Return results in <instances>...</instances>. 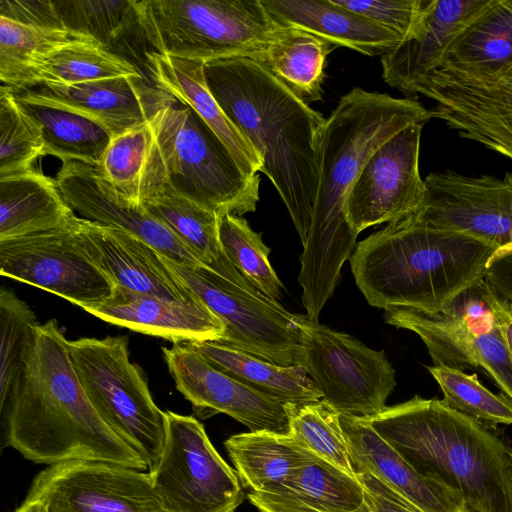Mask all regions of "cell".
Wrapping results in <instances>:
<instances>
[{
	"instance_id": "obj_1",
	"label": "cell",
	"mask_w": 512,
	"mask_h": 512,
	"mask_svg": "<svg viewBox=\"0 0 512 512\" xmlns=\"http://www.w3.org/2000/svg\"><path fill=\"white\" fill-rule=\"evenodd\" d=\"M431 119L429 109L410 97L395 98L355 87L326 118L319 143V178L311 223L300 256L298 282L307 316L318 322L334 294L341 268L358 234L346 217L349 191L362 167L399 131Z\"/></svg>"
},
{
	"instance_id": "obj_2",
	"label": "cell",
	"mask_w": 512,
	"mask_h": 512,
	"mask_svg": "<svg viewBox=\"0 0 512 512\" xmlns=\"http://www.w3.org/2000/svg\"><path fill=\"white\" fill-rule=\"evenodd\" d=\"M57 321L39 324L31 355L0 405L5 443L25 459L52 465L105 462L148 471L88 400Z\"/></svg>"
},
{
	"instance_id": "obj_3",
	"label": "cell",
	"mask_w": 512,
	"mask_h": 512,
	"mask_svg": "<svg viewBox=\"0 0 512 512\" xmlns=\"http://www.w3.org/2000/svg\"><path fill=\"white\" fill-rule=\"evenodd\" d=\"M207 85L224 114L263 161L261 172L306 242L319 178L326 119L265 66L247 58L205 62Z\"/></svg>"
},
{
	"instance_id": "obj_4",
	"label": "cell",
	"mask_w": 512,
	"mask_h": 512,
	"mask_svg": "<svg viewBox=\"0 0 512 512\" xmlns=\"http://www.w3.org/2000/svg\"><path fill=\"white\" fill-rule=\"evenodd\" d=\"M421 476L474 512H512V448L441 399L415 395L366 420Z\"/></svg>"
},
{
	"instance_id": "obj_5",
	"label": "cell",
	"mask_w": 512,
	"mask_h": 512,
	"mask_svg": "<svg viewBox=\"0 0 512 512\" xmlns=\"http://www.w3.org/2000/svg\"><path fill=\"white\" fill-rule=\"evenodd\" d=\"M495 251L477 238L427 226L411 214L360 241L350 265L371 306L435 314L484 278Z\"/></svg>"
},
{
	"instance_id": "obj_6",
	"label": "cell",
	"mask_w": 512,
	"mask_h": 512,
	"mask_svg": "<svg viewBox=\"0 0 512 512\" xmlns=\"http://www.w3.org/2000/svg\"><path fill=\"white\" fill-rule=\"evenodd\" d=\"M153 51L182 59L247 58L261 63L280 25L261 0H134Z\"/></svg>"
},
{
	"instance_id": "obj_7",
	"label": "cell",
	"mask_w": 512,
	"mask_h": 512,
	"mask_svg": "<svg viewBox=\"0 0 512 512\" xmlns=\"http://www.w3.org/2000/svg\"><path fill=\"white\" fill-rule=\"evenodd\" d=\"M148 122L165 165L168 190L218 215L256 210L259 175L247 174L188 105L163 92Z\"/></svg>"
},
{
	"instance_id": "obj_8",
	"label": "cell",
	"mask_w": 512,
	"mask_h": 512,
	"mask_svg": "<svg viewBox=\"0 0 512 512\" xmlns=\"http://www.w3.org/2000/svg\"><path fill=\"white\" fill-rule=\"evenodd\" d=\"M73 367L102 420L153 468L162 451L165 412L154 402L142 370L131 362L127 336L68 342Z\"/></svg>"
},
{
	"instance_id": "obj_9",
	"label": "cell",
	"mask_w": 512,
	"mask_h": 512,
	"mask_svg": "<svg viewBox=\"0 0 512 512\" xmlns=\"http://www.w3.org/2000/svg\"><path fill=\"white\" fill-rule=\"evenodd\" d=\"M163 258L181 283L225 325V336L217 342L277 365L303 364L302 334L295 314L204 265L191 267Z\"/></svg>"
},
{
	"instance_id": "obj_10",
	"label": "cell",
	"mask_w": 512,
	"mask_h": 512,
	"mask_svg": "<svg viewBox=\"0 0 512 512\" xmlns=\"http://www.w3.org/2000/svg\"><path fill=\"white\" fill-rule=\"evenodd\" d=\"M162 512H234L244 492L193 416L165 411L163 448L148 470Z\"/></svg>"
},
{
	"instance_id": "obj_11",
	"label": "cell",
	"mask_w": 512,
	"mask_h": 512,
	"mask_svg": "<svg viewBox=\"0 0 512 512\" xmlns=\"http://www.w3.org/2000/svg\"><path fill=\"white\" fill-rule=\"evenodd\" d=\"M302 334L303 364L321 400L340 415L369 420L386 409L396 386L395 370L383 350L295 314Z\"/></svg>"
},
{
	"instance_id": "obj_12",
	"label": "cell",
	"mask_w": 512,
	"mask_h": 512,
	"mask_svg": "<svg viewBox=\"0 0 512 512\" xmlns=\"http://www.w3.org/2000/svg\"><path fill=\"white\" fill-rule=\"evenodd\" d=\"M79 220L76 215L52 230L0 241V274L81 308L108 299L115 285L83 248Z\"/></svg>"
},
{
	"instance_id": "obj_13",
	"label": "cell",
	"mask_w": 512,
	"mask_h": 512,
	"mask_svg": "<svg viewBox=\"0 0 512 512\" xmlns=\"http://www.w3.org/2000/svg\"><path fill=\"white\" fill-rule=\"evenodd\" d=\"M411 95L433 100L430 117L462 138L512 160V67L498 74L439 67L420 78Z\"/></svg>"
},
{
	"instance_id": "obj_14",
	"label": "cell",
	"mask_w": 512,
	"mask_h": 512,
	"mask_svg": "<svg viewBox=\"0 0 512 512\" xmlns=\"http://www.w3.org/2000/svg\"><path fill=\"white\" fill-rule=\"evenodd\" d=\"M424 183L422 205L413 213L418 221L492 246L488 267L512 253V172L498 178L445 170L430 173Z\"/></svg>"
},
{
	"instance_id": "obj_15",
	"label": "cell",
	"mask_w": 512,
	"mask_h": 512,
	"mask_svg": "<svg viewBox=\"0 0 512 512\" xmlns=\"http://www.w3.org/2000/svg\"><path fill=\"white\" fill-rule=\"evenodd\" d=\"M26 498L47 512H162L148 471L96 461L48 465Z\"/></svg>"
},
{
	"instance_id": "obj_16",
	"label": "cell",
	"mask_w": 512,
	"mask_h": 512,
	"mask_svg": "<svg viewBox=\"0 0 512 512\" xmlns=\"http://www.w3.org/2000/svg\"><path fill=\"white\" fill-rule=\"evenodd\" d=\"M424 124L410 125L384 142L368 158L346 201L351 228L364 229L403 219L422 205L425 183L419 172Z\"/></svg>"
},
{
	"instance_id": "obj_17",
	"label": "cell",
	"mask_w": 512,
	"mask_h": 512,
	"mask_svg": "<svg viewBox=\"0 0 512 512\" xmlns=\"http://www.w3.org/2000/svg\"><path fill=\"white\" fill-rule=\"evenodd\" d=\"M162 351L177 390L192 404L199 417L224 413L251 432H289L284 405L218 370L188 343H173Z\"/></svg>"
},
{
	"instance_id": "obj_18",
	"label": "cell",
	"mask_w": 512,
	"mask_h": 512,
	"mask_svg": "<svg viewBox=\"0 0 512 512\" xmlns=\"http://www.w3.org/2000/svg\"><path fill=\"white\" fill-rule=\"evenodd\" d=\"M385 322L416 333L425 344L433 365L464 371L482 366L488 352L494 316L480 293V282L439 313L391 307Z\"/></svg>"
},
{
	"instance_id": "obj_19",
	"label": "cell",
	"mask_w": 512,
	"mask_h": 512,
	"mask_svg": "<svg viewBox=\"0 0 512 512\" xmlns=\"http://www.w3.org/2000/svg\"><path fill=\"white\" fill-rule=\"evenodd\" d=\"M69 207L82 218L128 231L163 256L196 267L200 261L144 207L126 203L104 179L98 167L82 162L63 163L55 178Z\"/></svg>"
},
{
	"instance_id": "obj_20",
	"label": "cell",
	"mask_w": 512,
	"mask_h": 512,
	"mask_svg": "<svg viewBox=\"0 0 512 512\" xmlns=\"http://www.w3.org/2000/svg\"><path fill=\"white\" fill-rule=\"evenodd\" d=\"M79 237L115 286L169 301H200L172 273L163 255L138 236L80 217Z\"/></svg>"
},
{
	"instance_id": "obj_21",
	"label": "cell",
	"mask_w": 512,
	"mask_h": 512,
	"mask_svg": "<svg viewBox=\"0 0 512 512\" xmlns=\"http://www.w3.org/2000/svg\"><path fill=\"white\" fill-rule=\"evenodd\" d=\"M147 80L129 75L72 85L47 83L14 94L90 118L115 137L147 122L162 96Z\"/></svg>"
},
{
	"instance_id": "obj_22",
	"label": "cell",
	"mask_w": 512,
	"mask_h": 512,
	"mask_svg": "<svg viewBox=\"0 0 512 512\" xmlns=\"http://www.w3.org/2000/svg\"><path fill=\"white\" fill-rule=\"evenodd\" d=\"M491 0H425L411 32L381 56L382 77L409 96L414 84L437 69L459 32Z\"/></svg>"
},
{
	"instance_id": "obj_23",
	"label": "cell",
	"mask_w": 512,
	"mask_h": 512,
	"mask_svg": "<svg viewBox=\"0 0 512 512\" xmlns=\"http://www.w3.org/2000/svg\"><path fill=\"white\" fill-rule=\"evenodd\" d=\"M85 311L113 325L173 343L219 341L225 325L202 302H176L115 286L112 295Z\"/></svg>"
},
{
	"instance_id": "obj_24",
	"label": "cell",
	"mask_w": 512,
	"mask_h": 512,
	"mask_svg": "<svg viewBox=\"0 0 512 512\" xmlns=\"http://www.w3.org/2000/svg\"><path fill=\"white\" fill-rule=\"evenodd\" d=\"M355 473L366 470L392 486L421 512H460L462 498L421 476L366 420L340 415Z\"/></svg>"
},
{
	"instance_id": "obj_25",
	"label": "cell",
	"mask_w": 512,
	"mask_h": 512,
	"mask_svg": "<svg viewBox=\"0 0 512 512\" xmlns=\"http://www.w3.org/2000/svg\"><path fill=\"white\" fill-rule=\"evenodd\" d=\"M144 67L155 88L188 105L223 141L249 175L261 172L263 161L224 114L205 78V62L144 52Z\"/></svg>"
},
{
	"instance_id": "obj_26",
	"label": "cell",
	"mask_w": 512,
	"mask_h": 512,
	"mask_svg": "<svg viewBox=\"0 0 512 512\" xmlns=\"http://www.w3.org/2000/svg\"><path fill=\"white\" fill-rule=\"evenodd\" d=\"M282 26L298 28L367 56H383L403 38L333 0H261Z\"/></svg>"
},
{
	"instance_id": "obj_27",
	"label": "cell",
	"mask_w": 512,
	"mask_h": 512,
	"mask_svg": "<svg viewBox=\"0 0 512 512\" xmlns=\"http://www.w3.org/2000/svg\"><path fill=\"white\" fill-rule=\"evenodd\" d=\"M247 497L260 512H353L363 488L357 477L317 458Z\"/></svg>"
},
{
	"instance_id": "obj_28",
	"label": "cell",
	"mask_w": 512,
	"mask_h": 512,
	"mask_svg": "<svg viewBox=\"0 0 512 512\" xmlns=\"http://www.w3.org/2000/svg\"><path fill=\"white\" fill-rule=\"evenodd\" d=\"M98 168L115 192L135 208L168 190L165 165L148 120L113 137Z\"/></svg>"
},
{
	"instance_id": "obj_29",
	"label": "cell",
	"mask_w": 512,
	"mask_h": 512,
	"mask_svg": "<svg viewBox=\"0 0 512 512\" xmlns=\"http://www.w3.org/2000/svg\"><path fill=\"white\" fill-rule=\"evenodd\" d=\"M75 216L55 179L34 170L0 178V241L52 230Z\"/></svg>"
},
{
	"instance_id": "obj_30",
	"label": "cell",
	"mask_w": 512,
	"mask_h": 512,
	"mask_svg": "<svg viewBox=\"0 0 512 512\" xmlns=\"http://www.w3.org/2000/svg\"><path fill=\"white\" fill-rule=\"evenodd\" d=\"M188 344L218 370L281 405L321 400L302 365H277L217 341Z\"/></svg>"
},
{
	"instance_id": "obj_31",
	"label": "cell",
	"mask_w": 512,
	"mask_h": 512,
	"mask_svg": "<svg viewBox=\"0 0 512 512\" xmlns=\"http://www.w3.org/2000/svg\"><path fill=\"white\" fill-rule=\"evenodd\" d=\"M439 67L473 74L512 67V0H491L454 38Z\"/></svg>"
},
{
	"instance_id": "obj_32",
	"label": "cell",
	"mask_w": 512,
	"mask_h": 512,
	"mask_svg": "<svg viewBox=\"0 0 512 512\" xmlns=\"http://www.w3.org/2000/svg\"><path fill=\"white\" fill-rule=\"evenodd\" d=\"M144 208L200 261L218 275L255 289L232 265L219 239V218L210 211L170 190L148 201Z\"/></svg>"
},
{
	"instance_id": "obj_33",
	"label": "cell",
	"mask_w": 512,
	"mask_h": 512,
	"mask_svg": "<svg viewBox=\"0 0 512 512\" xmlns=\"http://www.w3.org/2000/svg\"><path fill=\"white\" fill-rule=\"evenodd\" d=\"M224 446L242 486L249 492L278 483L318 458L288 433L267 430L232 435Z\"/></svg>"
},
{
	"instance_id": "obj_34",
	"label": "cell",
	"mask_w": 512,
	"mask_h": 512,
	"mask_svg": "<svg viewBox=\"0 0 512 512\" xmlns=\"http://www.w3.org/2000/svg\"><path fill=\"white\" fill-rule=\"evenodd\" d=\"M129 75L143 73L132 61L95 41H76L39 59L28 71L17 92L47 83L72 85Z\"/></svg>"
},
{
	"instance_id": "obj_35",
	"label": "cell",
	"mask_w": 512,
	"mask_h": 512,
	"mask_svg": "<svg viewBox=\"0 0 512 512\" xmlns=\"http://www.w3.org/2000/svg\"><path fill=\"white\" fill-rule=\"evenodd\" d=\"M16 96V95H15ZM19 106L39 125L44 156L66 162H82L98 167L112 135L100 124L75 112L27 101L16 96Z\"/></svg>"
},
{
	"instance_id": "obj_36",
	"label": "cell",
	"mask_w": 512,
	"mask_h": 512,
	"mask_svg": "<svg viewBox=\"0 0 512 512\" xmlns=\"http://www.w3.org/2000/svg\"><path fill=\"white\" fill-rule=\"evenodd\" d=\"M335 47L307 31L283 26L261 64L308 104L321 98L326 58Z\"/></svg>"
},
{
	"instance_id": "obj_37",
	"label": "cell",
	"mask_w": 512,
	"mask_h": 512,
	"mask_svg": "<svg viewBox=\"0 0 512 512\" xmlns=\"http://www.w3.org/2000/svg\"><path fill=\"white\" fill-rule=\"evenodd\" d=\"M83 40L92 39L64 29L27 25L0 16L1 86L17 92L39 59L63 45Z\"/></svg>"
},
{
	"instance_id": "obj_38",
	"label": "cell",
	"mask_w": 512,
	"mask_h": 512,
	"mask_svg": "<svg viewBox=\"0 0 512 512\" xmlns=\"http://www.w3.org/2000/svg\"><path fill=\"white\" fill-rule=\"evenodd\" d=\"M284 406L289 417L288 434L302 448L356 477L338 412L323 400Z\"/></svg>"
},
{
	"instance_id": "obj_39",
	"label": "cell",
	"mask_w": 512,
	"mask_h": 512,
	"mask_svg": "<svg viewBox=\"0 0 512 512\" xmlns=\"http://www.w3.org/2000/svg\"><path fill=\"white\" fill-rule=\"evenodd\" d=\"M223 251L237 271L259 292L273 301L282 298V282L269 262L270 249L246 219L230 213L219 218Z\"/></svg>"
},
{
	"instance_id": "obj_40",
	"label": "cell",
	"mask_w": 512,
	"mask_h": 512,
	"mask_svg": "<svg viewBox=\"0 0 512 512\" xmlns=\"http://www.w3.org/2000/svg\"><path fill=\"white\" fill-rule=\"evenodd\" d=\"M63 29L86 36L113 52L132 28H139L134 0L54 1Z\"/></svg>"
},
{
	"instance_id": "obj_41",
	"label": "cell",
	"mask_w": 512,
	"mask_h": 512,
	"mask_svg": "<svg viewBox=\"0 0 512 512\" xmlns=\"http://www.w3.org/2000/svg\"><path fill=\"white\" fill-rule=\"evenodd\" d=\"M39 323L33 310L12 290H0V405L26 365Z\"/></svg>"
},
{
	"instance_id": "obj_42",
	"label": "cell",
	"mask_w": 512,
	"mask_h": 512,
	"mask_svg": "<svg viewBox=\"0 0 512 512\" xmlns=\"http://www.w3.org/2000/svg\"><path fill=\"white\" fill-rule=\"evenodd\" d=\"M428 371L443 393V402L485 427L512 425V401L481 384L475 374L447 366H430Z\"/></svg>"
},
{
	"instance_id": "obj_43",
	"label": "cell",
	"mask_w": 512,
	"mask_h": 512,
	"mask_svg": "<svg viewBox=\"0 0 512 512\" xmlns=\"http://www.w3.org/2000/svg\"><path fill=\"white\" fill-rule=\"evenodd\" d=\"M44 156L37 122L19 106L15 94L0 87V178L27 172Z\"/></svg>"
},
{
	"instance_id": "obj_44",
	"label": "cell",
	"mask_w": 512,
	"mask_h": 512,
	"mask_svg": "<svg viewBox=\"0 0 512 512\" xmlns=\"http://www.w3.org/2000/svg\"><path fill=\"white\" fill-rule=\"evenodd\" d=\"M336 4L361 14L397 33L403 39L411 32L425 0H333Z\"/></svg>"
},
{
	"instance_id": "obj_45",
	"label": "cell",
	"mask_w": 512,
	"mask_h": 512,
	"mask_svg": "<svg viewBox=\"0 0 512 512\" xmlns=\"http://www.w3.org/2000/svg\"><path fill=\"white\" fill-rule=\"evenodd\" d=\"M363 499L353 512H421L392 486L369 471L356 473Z\"/></svg>"
},
{
	"instance_id": "obj_46",
	"label": "cell",
	"mask_w": 512,
	"mask_h": 512,
	"mask_svg": "<svg viewBox=\"0 0 512 512\" xmlns=\"http://www.w3.org/2000/svg\"><path fill=\"white\" fill-rule=\"evenodd\" d=\"M0 16L27 25L63 29L54 1L0 0Z\"/></svg>"
},
{
	"instance_id": "obj_47",
	"label": "cell",
	"mask_w": 512,
	"mask_h": 512,
	"mask_svg": "<svg viewBox=\"0 0 512 512\" xmlns=\"http://www.w3.org/2000/svg\"><path fill=\"white\" fill-rule=\"evenodd\" d=\"M480 293L500 327L512 358V302L498 296L484 278L480 281Z\"/></svg>"
},
{
	"instance_id": "obj_48",
	"label": "cell",
	"mask_w": 512,
	"mask_h": 512,
	"mask_svg": "<svg viewBox=\"0 0 512 512\" xmlns=\"http://www.w3.org/2000/svg\"><path fill=\"white\" fill-rule=\"evenodd\" d=\"M14 512H47L44 506L35 500L25 498Z\"/></svg>"
},
{
	"instance_id": "obj_49",
	"label": "cell",
	"mask_w": 512,
	"mask_h": 512,
	"mask_svg": "<svg viewBox=\"0 0 512 512\" xmlns=\"http://www.w3.org/2000/svg\"><path fill=\"white\" fill-rule=\"evenodd\" d=\"M460 512H474V511H472L471 509H469L467 506H465V505H464V506L461 508Z\"/></svg>"
}]
</instances>
